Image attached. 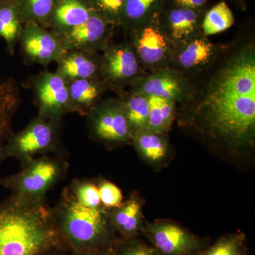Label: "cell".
<instances>
[{
	"label": "cell",
	"instance_id": "1",
	"mask_svg": "<svg viewBox=\"0 0 255 255\" xmlns=\"http://www.w3.org/2000/svg\"><path fill=\"white\" fill-rule=\"evenodd\" d=\"M255 39L245 33L228 43L191 80L190 97L177 107L179 127L233 156H246L255 147Z\"/></svg>",
	"mask_w": 255,
	"mask_h": 255
},
{
	"label": "cell",
	"instance_id": "2",
	"mask_svg": "<svg viewBox=\"0 0 255 255\" xmlns=\"http://www.w3.org/2000/svg\"><path fill=\"white\" fill-rule=\"evenodd\" d=\"M57 248L69 250L45 202L11 195L0 202V255H41Z\"/></svg>",
	"mask_w": 255,
	"mask_h": 255
},
{
	"label": "cell",
	"instance_id": "3",
	"mask_svg": "<svg viewBox=\"0 0 255 255\" xmlns=\"http://www.w3.org/2000/svg\"><path fill=\"white\" fill-rule=\"evenodd\" d=\"M50 209L57 229L70 253L110 251L118 241L108 209L82 206L68 187L63 189L58 202Z\"/></svg>",
	"mask_w": 255,
	"mask_h": 255
},
{
	"label": "cell",
	"instance_id": "4",
	"mask_svg": "<svg viewBox=\"0 0 255 255\" xmlns=\"http://www.w3.org/2000/svg\"><path fill=\"white\" fill-rule=\"evenodd\" d=\"M69 163L63 155H43L21 164V169L0 177V186L11 196L33 202H45L47 194L64 179Z\"/></svg>",
	"mask_w": 255,
	"mask_h": 255
},
{
	"label": "cell",
	"instance_id": "5",
	"mask_svg": "<svg viewBox=\"0 0 255 255\" xmlns=\"http://www.w3.org/2000/svg\"><path fill=\"white\" fill-rule=\"evenodd\" d=\"M62 127V121L37 116L22 130L11 134L4 147L5 159L11 157L23 164L39 156L60 154Z\"/></svg>",
	"mask_w": 255,
	"mask_h": 255
},
{
	"label": "cell",
	"instance_id": "6",
	"mask_svg": "<svg viewBox=\"0 0 255 255\" xmlns=\"http://www.w3.org/2000/svg\"><path fill=\"white\" fill-rule=\"evenodd\" d=\"M86 117L92 140L110 150L131 144L133 132L119 97L101 100Z\"/></svg>",
	"mask_w": 255,
	"mask_h": 255
},
{
	"label": "cell",
	"instance_id": "7",
	"mask_svg": "<svg viewBox=\"0 0 255 255\" xmlns=\"http://www.w3.org/2000/svg\"><path fill=\"white\" fill-rule=\"evenodd\" d=\"M157 14L127 33L128 41L147 73L169 68L173 56L174 46L161 26Z\"/></svg>",
	"mask_w": 255,
	"mask_h": 255
},
{
	"label": "cell",
	"instance_id": "8",
	"mask_svg": "<svg viewBox=\"0 0 255 255\" xmlns=\"http://www.w3.org/2000/svg\"><path fill=\"white\" fill-rule=\"evenodd\" d=\"M147 74L128 41L112 42L101 53L100 78L109 91L119 95Z\"/></svg>",
	"mask_w": 255,
	"mask_h": 255
},
{
	"label": "cell",
	"instance_id": "9",
	"mask_svg": "<svg viewBox=\"0 0 255 255\" xmlns=\"http://www.w3.org/2000/svg\"><path fill=\"white\" fill-rule=\"evenodd\" d=\"M38 117L62 121L71 113L68 82L56 72H41L29 79Z\"/></svg>",
	"mask_w": 255,
	"mask_h": 255
},
{
	"label": "cell",
	"instance_id": "10",
	"mask_svg": "<svg viewBox=\"0 0 255 255\" xmlns=\"http://www.w3.org/2000/svg\"><path fill=\"white\" fill-rule=\"evenodd\" d=\"M142 235L163 255H196L205 248L204 240L167 220L145 222Z\"/></svg>",
	"mask_w": 255,
	"mask_h": 255
},
{
	"label": "cell",
	"instance_id": "11",
	"mask_svg": "<svg viewBox=\"0 0 255 255\" xmlns=\"http://www.w3.org/2000/svg\"><path fill=\"white\" fill-rule=\"evenodd\" d=\"M193 81L172 68L148 73L132 82L128 91L185 103L192 93Z\"/></svg>",
	"mask_w": 255,
	"mask_h": 255
},
{
	"label": "cell",
	"instance_id": "12",
	"mask_svg": "<svg viewBox=\"0 0 255 255\" xmlns=\"http://www.w3.org/2000/svg\"><path fill=\"white\" fill-rule=\"evenodd\" d=\"M226 46L227 43H215L204 35L196 36L174 48L169 68L193 80L214 63Z\"/></svg>",
	"mask_w": 255,
	"mask_h": 255
},
{
	"label": "cell",
	"instance_id": "13",
	"mask_svg": "<svg viewBox=\"0 0 255 255\" xmlns=\"http://www.w3.org/2000/svg\"><path fill=\"white\" fill-rule=\"evenodd\" d=\"M18 43L26 61L43 66L56 63L65 52L59 36L36 23H24Z\"/></svg>",
	"mask_w": 255,
	"mask_h": 255
},
{
	"label": "cell",
	"instance_id": "14",
	"mask_svg": "<svg viewBox=\"0 0 255 255\" xmlns=\"http://www.w3.org/2000/svg\"><path fill=\"white\" fill-rule=\"evenodd\" d=\"M206 11L187 9L167 0L157 14L159 23L174 48L202 34Z\"/></svg>",
	"mask_w": 255,
	"mask_h": 255
},
{
	"label": "cell",
	"instance_id": "15",
	"mask_svg": "<svg viewBox=\"0 0 255 255\" xmlns=\"http://www.w3.org/2000/svg\"><path fill=\"white\" fill-rule=\"evenodd\" d=\"M115 28L95 12L85 22L58 35L65 51L85 50L102 52L112 43Z\"/></svg>",
	"mask_w": 255,
	"mask_h": 255
},
{
	"label": "cell",
	"instance_id": "16",
	"mask_svg": "<svg viewBox=\"0 0 255 255\" xmlns=\"http://www.w3.org/2000/svg\"><path fill=\"white\" fill-rule=\"evenodd\" d=\"M143 206L142 198L137 193L132 192L119 207L108 210L111 223L119 238L133 239L142 235L145 223Z\"/></svg>",
	"mask_w": 255,
	"mask_h": 255
},
{
	"label": "cell",
	"instance_id": "17",
	"mask_svg": "<svg viewBox=\"0 0 255 255\" xmlns=\"http://www.w3.org/2000/svg\"><path fill=\"white\" fill-rule=\"evenodd\" d=\"M56 63L55 72L67 82L100 78V52L85 50H67Z\"/></svg>",
	"mask_w": 255,
	"mask_h": 255
},
{
	"label": "cell",
	"instance_id": "18",
	"mask_svg": "<svg viewBox=\"0 0 255 255\" xmlns=\"http://www.w3.org/2000/svg\"><path fill=\"white\" fill-rule=\"evenodd\" d=\"M94 13L89 0H57L48 28L60 34L85 22Z\"/></svg>",
	"mask_w": 255,
	"mask_h": 255
},
{
	"label": "cell",
	"instance_id": "19",
	"mask_svg": "<svg viewBox=\"0 0 255 255\" xmlns=\"http://www.w3.org/2000/svg\"><path fill=\"white\" fill-rule=\"evenodd\" d=\"M71 113L86 117L109 91L100 78L82 79L68 82Z\"/></svg>",
	"mask_w": 255,
	"mask_h": 255
},
{
	"label": "cell",
	"instance_id": "20",
	"mask_svg": "<svg viewBox=\"0 0 255 255\" xmlns=\"http://www.w3.org/2000/svg\"><path fill=\"white\" fill-rule=\"evenodd\" d=\"M131 144L138 155L153 167H159L165 163L170 155L168 134L145 129L134 134Z\"/></svg>",
	"mask_w": 255,
	"mask_h": 255
},
{
	"label": "cell",
	"instance_id": "21",
	"mask_svg": "<svg viewBox=\"0 0 255 255\" xmlns=\"http://www.w3.org/2000/svg\"><path fill=\"white\" fill-rule=\"evenodd\" d=\"M20 102L19 90L14 80L0 81V167L5 160L4 145L13 132V119Z\"/></svg>",
	"mask_w": 255,
	"mask_h": 255
},
{
	"label": "cell",
	"instance_id": "22",
	"mask_svg": "<svg viewBox=\"0 0 255 255\" xmlns=\"http://www.w3.org/2000/svg\"><path fill=\"white\" fill-rule=\"evenodd\" d=\"M23 25L16 0H0V38L10 55L14 54Z\"/></svg>",
	"mask_w": 255,
	"mask_h": 255
},
{
	"label": "cell",
	"instance_id": "23",
	"mask_svg": "<svg viewBox=\"0 0 255 255\" xmlns=\"http://www.w3.org/2000/svg\"><path fill=\"white\" fill-rule=\"evenodd\" d=\"M167 0H126L120 28L127 34L132 28L156 16Z\"/></svg>",
	"mask_w": 255,
	"mask_h": 255
},
{
	"label": "cell",
	"instance_id": "24",
	"mask_svg": "<svg viewBox=\"0 0 255 255\" xmlns=\"http://www.w3.org/2000/svg\"><path fill=\"white\" fill-rule=\"evenodd\" d=\"M118 97L123 104L126 116L133 135L145 130L148 122L150 111L148 97L127 90L119 94Z\"/></svg>",
	"mask_w": 255,
	"mask_h": 255
},
{
	"label": "cell",
	"instance_id": "25",
	"mask_svg": "<svg viewBox=\"0 0 255 255\" xmlns=\"http://www.w3.org/2000/svg\"><path fill=\"white\" fill-rule=\"evenodd\" d=\"M150 105L146 129L159 133L168 134L174 119L177 105L174 101L147 96Z\"/></svg>",
	"mask_w": 255,
	"mask_h": 255
},
{
	"label": "cell",
	"instance_id": "26",
	"mask_svg": "<svg viewBox=\"0 0 255 255\" xmlns=\"http://www.w3.org/2000/svg\"><path fill=\"white\" fill-rule=\"evenodd\" d=\"M234 23V15L226 1L223 0L206 11L201 24L202 34L206 37L218 34L232 27Z\"/></svg>",
	"mask_w": 255,
	"mask_h": 255
},
{
	"label": "cell",
	"instance_id": "27",
	"mask_svg": "<svg viewBox=\"0 0 255 255\" xmlns=\"http://www.w3.org/2000/svg\"><path fill=\"white\" fill-rule=\"evenodd\" d=\"M23 22H33L48 28L57 0H16Z\"/></svg>",
	"mask_w": 255,
	"mask_h": 255
},
{
	"label": "cell",
	"instance_id": "28",
	"mask_svg": "<svg viewBox=\"0 0 255 255\" xmlns=\"http://www.w3.org/2000/svg\"><path fill=\"white\" fill-rule=\"evenodd\" d=\"M196 255H248L246 236L236 233L223 236L214 246Z\"/></svg>",
	"mask_w": 255,
	"mask_h": 255
},
{
	"label": "cell",
	"instance_id": "29",
	"mask_svg": "<svg viewBox=\"0 0 255 255\" xmlns=\"http://www.w3.org/2000/svg\"><path fill=\"white\" fill-rule=\"evenodd\" d=\"M77 201L82 206L97 209L102 206L96 181L88 179H74L68 186Z\"/></svg>",
	"mask_w": 255,
	"mask_h": 255
},
{
	"label": "cell",
	"instance_id": "30",
	"mask_svg": "<svg viewBox=\"0 0 255 255\" xmlns=\"http://www.w3.org/2000/svg\"><path fill=\"white\" fill-rule=\"evenodd\" d=\"M112 255H163L152 245L138 238L124 240L119 238L112 249Z\"/></svg>",
	"mask_w": 255,
	"mask_h": 255
},
{
	"label": "cell",
	"instance_id": "31",
	"mask_svg": "<svg viewBox=\"0 0 255 255\" xmlns=\"http://www.w3.org/2000/svg\"><path fill=\"white\" fill-rule=\"evenodd\" d=\"M96 13L120 27L126 0H89Z\"/></svg>",
	"mask_w": 255,
	"mask_h": 255
},
{
	"label": "cell",
	"instance_id": "32",
	"mask_svg": "<svg viewBox=\"0 0 255 255\" xmlns=\"http://www.w3.org/2000/svg\"><path fill=\"white\" fill-rule=\"evenodd\" d=\"M101 204L106 209H112L119 207L123 203L124 196L118 186L107 179L101 178L96 180Z\"/></svg>",
	"mask_w": 255,
	"mask_h": 255
},
{
	"label": "cell",
	"instance_id": "33",
	"mask_svg": "<svg viewBox=\"0 0 255 255\" xmlns=\"http://www.w3.org/2000/svg\"><path fill=\"white\" fill-rule=\"evenodd\" d=\"M173 4L187 9L206 11L208 0H170Z\"/></svg>",
	"mask_w": 255,
	"mask_h": 255
},
{
	"label": "cell",
	"instance_id": "34",
	"mask_svg": "<svg viewBox=\"0 0 255 255\" xmlns=\"http://www.w3.org/2000/svg\"><path fill=\"white\" fill-rule=\"evenodd\" d=\"M70 255H112V250L110 251L75 252V253H70Z\"/></svg>",
	"mask_w": 255,
	"mask_h": 255
},
{
	"label": "cell",
	"instance_id": "35",
	"mask_svg": "<svg viewBox=\"0 0 255 255\" xmlns=\"http://www.w3.org/2000/svg\"><path fill=\"white\" fill-rule=\"evenodd\" d=\"M41 255H70V252L66 248H57Z\"/></svg>",
	"mask_w": 255,
	"mask_h": 255
},
{
	"label": "cell",
	"instance_id": "36",
	"mask_svg": "<svg viewBox=\"0 0 255 255\" xmlns=\"http://www.w3.org/2000/svg\"><path fill=\"white\" fill-rule=\"evenodd\" d=\"M234 3L239 9H246L247 7L246 0H229Z\"/></svg>",
	"mask_w": 255,
	"mask_h": 255
}]
</instances>
